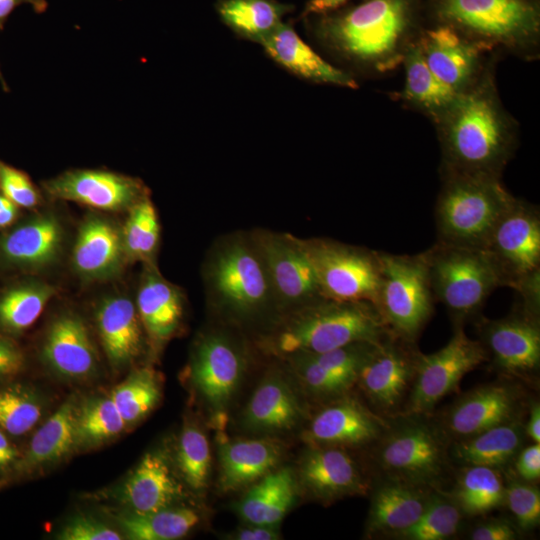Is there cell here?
Wrapping results in <instances>:
<instances>
[{
  "label": "cell",
  "mask_w": 540,
  "mask_h": 540,
  "mask_svg": "<svg viewBox=\"0 0 540 540\" xmlns=\"http://www.w3.org/2000/svg\"><path fill=\"white\" fill-rule=\"evenodd\" d=\"M17 213L16 205L0 210V229L9 227L15 221Z\"/></svg>",
  "instance_id": "58"
},
{
  "label": "cell",
  "mask_w": 540,
  "mask_h": 540,
  "mask_svg": "<svg viewBox=\"0 0 540 540\" xmlns=\"http://www.w3.org/2000/svg\"><path fill=\"white\" fill-rule=\"evenodd\" d=\"M79 402L67 399L36 432L21 450L15 479L34 474L57 464L77 449L76 422Z\"/></svg>",
  "instance_id": "26"
},
{
  "label": "cell",
  "mask_w": 540,
  "mask_h": 540,
  "mask_svg": "<svg viewBox=\"0 0 540 540\" xmlns=\"http://www.w3.org/2000/svg\"><path fill=\"white\" fill-rule=\"evenodd\" d=\"M24 355L20 347L8 336L0 333V382L11 380L21 372Z\"/></svg>",
  "instance_id": "50"
},
{
  "label": "cell",
  "mask_w": 540,
  "mask_h": 540,
  "mask_svg": "<svg viewBox=\"0 0 540 540\" xmlns=\"http://www.w3.org/2000/svg\"><path fill=\"white\" fill-rule=\"evenodd\" d=\"M260 44L274 61L300 77L318 83L358 87L351 75L321 58L289 24L282 22Z\"/></svg>",
  "instance_id": "30"
},
{
  "label": "cell",
  "mask_w": 540,
  "mask_h": 540,
  "mask_svg": "<svg viewBox=\"0 0 540 540\" xmlns=\"http://www.w3.org/2000/svg\"><path fill=\"white\" fill-rule=\"evenodd\" d=\"M524 433L533 443H540V406L538 403H534L531 407Z\"/></svg>",
  "instance_id": "57"
},
{
  "label": "cell",
  "mask_w": 540,
  "mask_h": 540,
  "mask_svg": "<svg viewBox=\"0 0 540 540\" xmlns=\"http://www.w3.org/2000/svg\"><path fill=\"white\" fill-rule=\"evenodd\" d=\"M127 424L109 396L90 398L79 404L76 422V445L87 448L120 435Z\"/></svg>",
  "instance_id": "42"
},
{
  "label": "cell",
  "mask_w": 540,
  "mask_h": 540,
  "mask_svg": "<svg viewBox=\"0 0 540 540\" xmlns=\"http://www.w3.org/2000/svg\"><path fill=\"white\" fill-rule=\"evenodd\" d=\"M46 194L103 211L129 210L148 196L134 177L101 169H74L43 182Z\"/></svg>",
  "instance_id": "16"
},
{
  "label": "cell",
  "mask_w": 540,
  "mask_h": 540,
  "mask_svg": "<svg viewBox=\"0 0 540 540\" xmlns=\"http://www.w3.org/2000/svg\"><path fill=\"white\" fill-rule=\"evenodd\" d=\"M293 382L286 372L269 370L242 412L241 427L254 436H277L295 429L304 407Z\"/></svg>",
  "instance_id": "19"
},
{
  "label": "cell",
  "mask_w": 540,
  "mask_h": 540,
  "mask_svg": "<svg viewBox=\"0 0 540 540\" xmlns=\"http://www.w3.org/2000/svg\"><path fill=\"white\" fill-rule=\"evenodd\" d=\"M445 25L492 48L523 49L536 44L540 17L530 0H436Z\"/></svg>",
  "instance_id": "8"
},
{
  "label": "cell",
  "mask_w": 540,
  "mask_h": 540,
  "mask_svg": "<svg viewBox=\"0 0 540 540\" xmlns=\"http://www.w3.org/2000/svg\"><path fill=\"white\" fill-rule=\"evenodd\" d=\"M96 325L105 354L118 369L132 363L142 352L144 329L136 305L128 298H106L96 311Z\"/></svg>",
  "instance_id": "28"
},
{
  "label": "cell",
  "mask_w": 540,
  "mask_h": 540,
  "mask_svg": "<svg viewBox=\"0 0 540 540\" xmlns=\"http://www.w3.org/2000/svg\"><path fill=\"white\" fill-rule=\"evenodd\" d=\"M392 479L424 487L435 482L445 467V451L431 427L408 422L388 434L378 454Z\"/></svg>",
  "instance_id": "14"
},
{
  "label": "cell",
  "mask_w": 540,
  "mask_h": 540,
  "mask_svg": "<svg viewBox=\"0 0 540 540\" xmlns=\"http://www.w3.org/2000/svg\"><path fill=\"white\" fill-rule=\"evenodd\" d=\"M22 4H29L36 13H44L48 8L46 0H0V30L10 14Z\"/></svg>",
  "instance_id": "55"
},
{
  "label": "cell",
  "mask_w": 540,
  "mask_h": 540,
  "mask_svg": "<svg viewBox=\"0 0 540 540\" xmlns=\"http://www.w3.org/2000/svg\"><path fill=\"white\" fill-rule=\"evenodd\" d=\"M301 388L315 397L336 398L351 385L321 366L310 354H296L284 359Z\"/></svg>",
  "instance_id": "46"
},
{
  "label": "cell",
  "mask_w": 540,
  "mask_h": 540,
  "mask_svg": "<svg viewBox=\"0 0 540 540\" xmlns=\"http://www.w3.org/2000/svg\"><path fill=\"white\" fill-rule=\"evenodd\" d=\"M523 437L524 428L512 420L460 439L453 455L466 466L500 469L516 456Z\"/></svg>",
  "instance_id": "34"
},
{
  "label": "cell",
  "mask_w": 540,
  "mask_h": 540,
  "mask_svg": "<svg viewBox=\"0 0 540 540\" xmlns=\"http://www.w3.org/2000/svg\"><path fill=\"white\" fill-rule=\"evenodd\" d=\"M436 123L444 173L500 178L512 157L515 133L488 75L458 92Z\"/></svg>",
  "instance_id": "1"
},
{
  "label": "cell",
  "mask_w": 540,
  "mask_h": 540,
  "mask_svg": "<svg viewBox=\"0 0 540 540\" xmlns=\"http://www.w3.org/2000/svg\"><path fill=\"white\" fill-rule=\"evenodd\" d=\"M162 395L159 374L150 367L132 372L111 392L110 397L128 426L146 417L158 404Z\"/></svg>",
  "instance_id": "41"
},
{
  "label": "cell",
  "mask_w": 540,
  "mask_h": 540,
  "mask_svg": "<svg viewBox=\"0 0 540 540\" xmlns=\"http://www.w3.org/2000/svg\"><path fill=\"white\" fill-rule=\"evenodd\" d=\"M218 488L229 493L248 488L278 468L285 446L276 436L230 439L217 431Z\"/></svg>",
  "instance_id": "21"
},
{
  "label": "cell",
  "mask_w": 540,
  "mask_h": 540,
  "mask_svg": "<svg viewBox=\"0 0 540 540\" xmlns=\"http://www.w3.org/2000/svg\"><path fill=\"white\" fill-rule=\"evenodd\" d=\"M57 538L60 540H120L122 535L94 516L79 514L62 527Z\"/></svg>",
  "instance_id": "49"
},
{
  "label": "cell",
  "mask_w": 540,
  "mask_h": 540,
  "mask_svg": "<svg viewBox=\"0 0 540 540\" xmlns=\"http://www.w3.org/2000/svg\"><path fill=\"white\" fill-rule=\"evenodd\" d=\"M46 365L61 377L83 380L97 369V355L84 322L76 315L55 319L41 349Z\"/></svg>",
  "instance_id": "24"
},
{
  "label": "cell",
  "mask_w": 540,
  "mask_h": 540,
  "mask_svg": "<svg viewBox=\"0 0 540 540\" xmlns=\"http://www.w3.org/2000/svg\"><path fill=\"white\" fill-rule=\"evenodd\" d=\"M487 359L481 342L468 337L463 325L455 326L444 347L432 354H418L408 412L417 415L431 411L458 386L465 374Z\"/></svg>",
  "instance_id": "12"
},
{
  "label": "cell",
  "mask_w": 540,
  "mask_h": 540,
  "mask_svg": "<svg viewBox=\"0 0 540 540\" xmlns=\"http://www.w3.org/2000/svg\"><path fill=\"white\" fill-rule=\"evenodd\" d=\"M132 540H175L189 534L201 517L193 508L171 506L148 513L127 511L115 516Z\"/></svg>",
  "instance_id": "36"
},
{
  "label": "cell",
  "mask_w": 540,
  "mask_h": 540,
  "mask_svg": "<svg viewBox=\"0 0 540 540\" xmlns=\"http://www.w3.org/2000/svg\"><path fill=\"white\" fill-rule=\"evenodd\" d=\"M43 403L31 387L10 380L0 382V430L10 437L30 432L40 421Z\"/></svg>",
  "instance_id": "43"
},
{
  "label": "cell",
  "mask_w": 540,
  "mask_h": 540,
  "mask_svg": "<svg viewBox=\"0 0 540 540\" xmlns=\"http://www.w3.org/2000/svg\"><path fill=\"white\" fill-rule=\"evenodd\" d=\"M217 9L233 31L260 43L282 23L290 7L274 0H222Z\"/></svg>",
  "instance_id": "37"
},
{
  "label": "cell",
  "mask_w": 540,
  "mask_h": 540,
  "mask_svg": "<svg viewBox=\"0 0 540 540\" xmlns=\"http://www.w3.org/2000/svg\"><path fill=\"white\" fill-rule=\"evenodd\" d=\"M381 277L375 307L389 333L413 342L434 310V296L421 253L379 252Z\"/></svg>",
  "instance_id": "9"
},
{
  "label": "cell",
  "mask_w": 540,
  "mask_h": 540,
  "mask_svg": "<svg viewBox=\"0 0 540 540\" xmlns=\"http://www.w3.org/2000/svg\"><path fill=\"white\" fill-rule=\"evenodd\" d=\"M414 0H367L318 26L320 38L345 57L377 72L404 59L413 23Z\"/></svg>",
  "instance_id": "3"
},
{
  "label": "cell",
  "mask_w": 540,
  "mask_h": 540,
  "mask_svg": "<svg viewBox=\"0 0 540 540\" xmlns=\"http://www.w3.org/2000/svg\"><path fill=\"white\" fill-rule=\"evenodd\" d=\"M350 0H310L305 7L304 15L326 14L329 13Z\"/></svg>",
  "instance_id": "56"
},
{
  "label": "cell",
  "mask_w": 540,
  "mask_h": 540,
  "mask_svg": "<svg viewBox=\"0 0 540 540\" xmlns=\"http://www.w3.org/2000/svg\"><path fill=\"white\" fill-rule=\"evenodd\" d=\"M0 81L2 82L3 86L6 88V84H5V81L1 75V72H0Z\"/></svg>",
  "instance_id": "59"
},
{
  "label": "cell",
  "mask_w": 540,
  "mask_h": 540,
  "mask_svg": "<svg viewBox=\"0 0 540 540\" xmlns=\"http://www.w3.org/2000/svg\"><path fill=\"white\" fill-rule=\"evenodd\" d=\"M423 488L394 479L381 485L372 497L368 534L399 536L413 526L431 496Z\"/></svg>",
  "instance_id": "31"
},
{
  "label": "cell",
  "mask_w": 540,
  "mask_h": 540,
  "mask_svg": "<svg viewBox=\"0 0 540 540\" xmlns=\"http://www.w3.org/2000/svg\"><path fill=\"white\" fill-rule=\"evenodd\" d=\"M461 513L453 499L431 494L420 518L399 537L409 540L447 539L458 531Z\"/></svg>",
  "instance_id": "45"
},
{
  "label": "cell",
  "mask_w": 540,
  "mask_h": 540,
  "mask_svg": "<svg viewBox=\"0 0 540 540\" xmlns=\"http://www.w3.org/2000/svg\"><path fill=\"white\" fill-rule=\"evenodd\" d=\"M499 287L514 289L521 305L540 312V212L528 202L514 198L481 249Z\"/></svg>",
  "instance_id": "6"
},
{
  "label": "cell",
  "mask_w": 540,
  "mask_h": 540,
  "mask_svg": "<svg viewBox=\"0 0 540 540\" xmlns=\"http://www.w3.org/2000/svg\"><path fill=\"white\" fill-rule=\"evenodd\" d=\"M124 251L121 233L109 221L91 216L81 225L73 248L75 270L88 279H106L120 269Z\"/></svg>",
  "instance_id": "32"
},
{
  "label": "cell",
  "mask_w": 540,
  "mask_h": 540,
  "mask_svg": "<svg viewBox=\"0 0 540 540\" xmlns=\"http://www.w3.org/2000/svg\"><path fill=\"white\" fill-rule=\"evenodd\" d=\"M250 236L265 265L279 315L322 298L298 237L267 230Z\"/></svg>",
  "instance_id": "13"
},
{
  "label": "cell",
  "mask_w": 540,
  "mask_h": 540,
  "mask_svg": "<svg viewBox=\"0 0 540 540\" xmlns=\"http://www.w3.org/2000/svg\"><path fill=\"white\" fill-rule=\"evenodd\" d=\"M244 347L229 332L213 329L196 342L187 368L190 385L210 413V424L224 430L228 409L245 375Z\"/></svg>",
  "instance_id": "10"
},
{
  "label": "cell",
  "mask_w": 540,
  "mask_h": 540,
  "mask_svg": "<svg viewBox=\"0 0 540 540\" xmlns=\"http://www.w3.org/2000/svg\"><path fill=\"white\" fill-rule=\"evenodd\" d=\"M322 298L375 306L380 277L379 251L327 238H299Z\"/></svg>",
  "instance_id": "11"
},
{
  "label": "cell",
  "mask_w": 540,
  "mask_h": 540,
  "mask_svg": "<svg viewBox=\"0 0 540 540\" xmlns=\"http://www.w3.org/2000/svg\"><path fill=\"white\" fill-rule=\"evenodd\" d=\"M0 190L17 207L33 208L40 194L26 173L0 162Z\"/></svg>",
  "instance_id": "48"
},
{
  "label": "cell",
  "mask_w": 540,
  "mask_h": 540,
  "mask_svg": "<svg viewBox=\"0 0 540 540\" xmlns=\"http://www.w3.org/2000/svg\"><path fill=\"white\" fill-rule=\"evenodd\" d=\"M487 357L504 373L529 376L540 365L539 314L526 310L521 304L509 316L481 319L477 324Z\"/></svg>",
  "instance_id": "15"
},
{
  "label": "cell",
  "mask_w": 540,
  "mask_h": 540,
  "mask_svg": "<svg viewBox=\"0 0 540 540\" xmlns=\"http://www.w3.org/2000/svg\"><path fill=\"white\" fill-rule=\"evenodd\" d=\"M175 465L182 483L197 494L204 493L209 487L212 454L208 437L202 427L187 421L180 432Z\"/></svg>",
  "instance_id": "39"
},
{
  "label": "cell",
  "mask_w": 540,
  "mask_h": 540,
  "mask_svg": "<svg viewBox=\"0 0 540 540\" xmlns=\"http://www.w3.org/2000/svg\"><path fill=\"white\" fill-rule=\"evenodd\" d=\"M20 456L21 450L13 443L9 435L0 430V484L15 479Z\"/></svg>",
  "instance_id": "52"
},
{
  "label": "cell",
  "mask_w": 540,
  "mask_h": 540,
  "mask_svg": "<svg viewBox=\"0 0 540 540\" xmlns=\"http://www.w3.org/2000/svg\"><path fill=\"white\" fill-rule=\"evenodd\" d=\"M54 288L45 283H24L9 288L0 295V331L19 334L30 328L40 317Z\"/></svg>",
  "instance_id": "40"
},
{
  "label": "cell",
  "mask_w": 540,
  "mask_h": 540,
  "mask_svg": "<svg viewBox=\"0 0 540 540\" xmlns=\"http://www.w3.org/2000/svg\"><path fill=\"white\" fill-rule=\"evenodd\" d=\"M63 231L53 215L35 217L0 236V258L19 268L53 262L61 250Z\"/></svg>",
  "instance_id": "29"
},
{
  "label": "cell",
  "mask_w": 540,
  "mask_h": 540,
  "mask_svg": "<svg viewBox=\"0 0 540 540\" xmlns=\"http://www.w3.org/2000/svg\"><path fill=\"white\" fill-rule=\"evenodd\" d=\"M280 534L276 527L248 524L247 527L237 530L231 539L237 540H276Z\"/></svg>",
  "instance_id": "54"
},
{
  "label": "cell",
  "mask_w": 540,
  "mask_h": 540,
  "mask_svg": "<svg viewBox=\"0 0 540 540\" xmlns=\"http://www.w3.org/2000/svg\"><path fill=\"white\" fill-rule=\"evenodd\" d=\"M515 470L525 482H535L540 477V444L533 443L516 454Z\"/></svg>",
  "instance_id": "51"
},
{
  "label": "cell",
  "mask_w": 540,
  "mask_h": 540,
  "mask_svg": "<svg viewBox=\"0 0 540 540\" xmlns=\"http://www.w3.org/2000/svg\"><path fill=\"white\" fill-rule=\"evenodd\" d=\"M206 282L216 308L230 321L246 323L278 313L263 260L251 238L222 239L210 253Z\"/></svg>",
  "instance_id": "4"
},
{
  "label": "cell",
  "mask_w": 540,
  "mask_h": 540,
  "mask_svg": "<svg viewBox=\"0 0 540 540\" xmlns=\"http://www.w3.org/2000/svg\"><path fill=\"white\" fill-rule=\"evenodd\" d=\"M504 503L521 530L529 531L539 524L540 492L531 483L510 481L505 486Z\"/></svg>",
  "instance_id": "47"
},
{
  "label": "cell",
  "mask_w": 540,
  "mask_h": 540,
  "mask_svg": "<svg viewBox=\"0 0 540 540\" xmlns=\"http://www.w3.org/2000/svg\"><path fill=\"white\" fill-rule=\"evenodd\" d=\"M294 472L299 492L324 504L363 495L368 489L357 463L341 447L308 446Z\"/></svg>",
  "instance_id": "17"
},
{
  "label": "cell",
  "mask_w": 540,
  "mask_h": 540,
  "mask_svg": "<svg viewBox=\"0 0 540 540\" xmlns=\"http://www.w3.org/2000/svg\"><path fill=\"white\" fill-rule=\"evenodd\" d=\"M505 486L499 469L466 466L455 486L453 501L467 515L486 514L504 503Z\"/></svg>",
  "instance_id": "38"
},
{
  "label": "cell",
  "mask_w": 540,
  "mask_h": 540,
  "mask_svg": "<svg viewBox=\"0 0 540 540\" xmlns=\"http://www.w3.org/2000/svg\"><path fill=\"white\" fill-rule=\"evenodd\" d=\"M516 408L517 396L510 386L484 385L467 393L451 407L446 425L453 436L463 439L512 421Z\"/></svg>",
  "instance_id": "27"
},
{
  "label": "cell",
  "mask_w": 540,
  "mask_h": 540,
  "mask_svg": "<svg viewBox=\"0 0 540 540\" xmlns=\"http://www.w3.org/2000/svg\"><path fill=\"white\" fill-rule=\"evenodd\" d=\"M299 493L294 470L278 467L248 487L237 512L247 524L276 527Z\"/></svg>",
  "instance_id": "33"
},
{
  "label": "cell",
  "mask_w": 540,
  "mask_h": 540,
  "mask_svg": "<svg viewBox=\"0 0 540 540\" xmlns=\"http://www.w3.org/2000/svg\"><path fill=\"white\" fill-rule=\"evenodd\" d=\"M160 238L157 211L148 196L129 209L121 233L124 255L131 261L151 263Z\"/></svg>",
  "instance_id": "44"
},
{
  "label": "cell",
  "mask_w": 540,
  "mask_h": 540,
  "mask_svg": "<svg viewBox=\"0 0 540 540\" xmlns=\"http://www.w3.org/2000/svg\"><path fill=\"white\" fill-rule=\"evenodd\" d=\"M421 255L434 299L446 307L455 326L478 316L487 298L499 287L481 249L436 242Z\"/></svg>",
  "instance_id": "7"
},
{
  "label": "cell",
  "mask_w": 540,
  "mask_h": 540,
  "mask_svg": "<svg viewBox=\"0 0 540 540\" xmlns=\"http://www.w3.org/2000/svg\"><path fill=\"white\" fill-rule=\"evenodd\" d=\"M417 44L430 70L457 92L479 78L480 56L492 49L445 24L426 31Z\"/></svg>",
  "instance_id": "22"
},
{
  "label": "cell",
  "mask_w": 540,
  "mask_h": 540,
  "mask_svg": "<svg viewBox=\"0 0 540 540\" xmlns=\"http://www.w3.org/2000/svg\"><path fill=\"white\" fill-rule=\"evenodd\" d=\"M389 334L373 304L320 298L278 315L259 345L266 353L285 359L353 342H380Z\"/></svg>",
  "instance_id": "2"
},
{
  "label": "cell",
  "mask_w": 540,
  "mask_h": 540,
  "mask_svg": "<svg viewBox=\"0 0 540 540\" xmlns=\"http://www.w3.org/2000/svg\"><path fill=\"white\" fill-rule=\"evenodd\" d=\"M473 540H513L516 530L504 521H491L477 526L470 534Z\"/></svg>",
  "instance_id": "53"
},
{
  "label": "cell",
  "mask_w": 540,
  "mask_h": 540,
  "mask_svg": "<svg viewBox=\"0 0 540 540\" xmlns=\"http://www.w3.org/2000/svg\"><path fill=\"white\" fill-rule=\"evenodd\" d=\"M402 62L405 67L403 98L430 115L436 122L458 92L430 70L417 42L410 44Z\"/></svg>",
  "instance_id": "35"
},
{
  "label": "cell",
  "mask_w": 540,
  "mask_h": 540,
  "mask_svg": "<svg viewBox=\"0 0 540 540\" xmlns=\"http://www.w3.org/2000/svg\"><path fill=\"white\" fill-rule=\"evenodd\" d=\"M136 309L151 346L158 351L182 325L183 296L176 286L149 265L137 293Z\"/></svg>",
  "instance_id": "25"
},
{
  "label": "cell",
  "mask_w": 540,
  "mask_h": 540,
  "mask_svg": "<svg viewBox=\"0 0 540 540\" xmlns=\"http://www.w3.org/2000/svg\"><path fill=\"white\" fill-rule=\"evenodd\" d=\"M311 418L302 440L308 446L359 447L380 437L384 421L351 397L339 396Z\"/></svg>",
  "instance_id": "20"
},
{
  "label": "cell",
  "mask_w": 540,
  "mask_h": 540,
  "mask_svg": "<svg viewBox=\"0 0 540 540\" xmlns=\"http://www.w3.org/2000/svg\"><path fill=\"white\" fill-rule=\"evenodd\" d=\"M408 342L388 335L362 366L356 382L383 412H391L402 401L413 382L419 352Z\"/></svg>",
  "instance_id": "18"
},
{
  "label": "cell",
  "mask_w": 540,
  "mask_h": 540,
  "mask_svg": "<svg viewBox=\"0 0 540 540\" xmlns=\"http://www.w3.org/2000/svg\"><path fill=\"white\" fill-rule=\"evenodd\" d=\"M443 174L434 212L437 242L482 249L515 197L498 177Z\"/></svg>",
  "instance_id": "5"
},
{
  "label": "cell",
  "mask_w": 540,
  "mask_h": 540,
  "mask_svg": "<svg viewBox=\"0 0 540 540\" xmlns=\"http://www.w3.org/2000/svg\"><path fill=\"white\" fill-rule=\"evenodd\" d=\"M184 486L166 453L147 452L118 489L117 498L134 513L175 506L184 498Z\"/></svg>",
  "instance_id": "23"
}]
</instances>
